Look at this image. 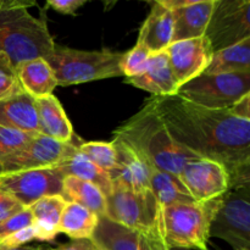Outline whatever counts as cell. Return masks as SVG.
<instances>
[{"label":"cell","mask_w":250,"mask_h":250,"mask_svg":"<svg viewBox=\"0 0 250 250\" xmlns=\"http://www.w3.org/2000/svg\"><path fill=\"white\" fill-rule=\"evenodd\" d=\"M149 102L178 146L226 168L229 190L250 187V121L178 95L151 97Z\"/></svg>","instance_id":"obj_1"},{"label":"cell","mask_w":250,"mask_h":250,"mask_svg":"<svg viewBox=\"0 0 250 250\" xmlns=\"http://www.w3.org/2000/svg\"><path fill=\"white\" fill-rule=\"evenodd\" d=\"M114 138L129 146L148 167L180 176L197 156L178 146L149 100L114 132Z\"/></svg>","instance_id":"obj_2"},{"label":"cell","mask_w":250,"mask_h":250,"mask_svg":"<svg viewBox=\"0 0 250 250\" xmlns=\"http://www.w3.org/2000/svg\"><path fill=\"white\" fill-rule=\"evenodd\" d=\"M34 5L24 0H0V53L6 54L15 67L32 59H46L55 46L46 22L29 12Z\"/></svg>","instance_id":"obj_3"},{"label":"cell","mask_w":250,"mask_h":250,"mask_svg":"<svg viewBox=\"0 0 250 250\" xmlns=\"http://www.w3.org/2000/svg\"><path fill=\"white\" fill-rule=\"evenodd\" d=\"M124 53L104 49L99 51L78 50L55 44L46 62L53 68L56 83L67 87L92 81L121 77L120 62Z\"/></svg>","instance_id":"obj_4"},{"label":"cell","mask_w":250,"mask_h":250,"mask_svg":"<svg viewBox=\"0 0 250 250\" xmlns=\"http://www.w3.org/2000/svg\"><path fill=\"white\" fill-rule=\"evenodd\" d=\"M220 198L203 203H176L161 209V227L165 246L168 249L208 250L210 224Z\"/></svg>","instance_id":"obj_5"},{"label":"cell","mask_w":250,"mask_h":250,"mask_svg":"<svg viewBox=\"0 0 250 250\" xmlns=\"http://www.w3.org/2000/svg\"><path fill=\"white\" fill-rule=\"evenodd\" d=\"M105 216L144 236L163 241L161 208L150 189L137 192L112 187L106 195Z\"/></svg>","instance_id":"obj_6"},{"label":"cell","mask_w":250,"mask_h":250,"mask_svg":"<svg viewBox=\"0 0 250 250\" xmlns=\"http://www.w3.org/2000/svg\"><path fill=\"white\" fill-rule=\"evenodd\" d=\"M247 94H250V71L237 73L203 72L181 85L176 95L208 109L226 110Z\"/></svg>","instance_id":"obj_7"},{"label":"cell","mask_w":250,"mask_h":250,"mask_svg":"<svg viewBox=\"0 0 250 250\" xmlns=\"http://www.w3.org/2000/svg\"><path fill=\"white\" fill-rule=\"evenodd\" d=\"M250 187L229 190L220 198L209 237L227 242L234 250H250Z\"/></svg>","instance_id":"obj_8"},{"label":"cell","mask_w":250,"mask_h":250,"mask_svg":"<svg viewBox=\"0 0 250 250\" xmlns=\"http://www.w3.org/2000/svg\"><path fill=\"white\" fill-rule=\"evenodd\" d=\"M204 36L214 53L250 38V0H216Z\"/></svg>","instance_id":"obj_9"},{"label":"cell","mask_w":250,"mask_h":250,"mask_svg":"<svg viewBox=\"0 0 250 250\" xmlns=\"http://www.w3.org/2000/svg\"><path fill=\"white\" fill-rule=\"evenodd\" d=\"M65 178L58 166L0 175V189L16 198L24 208L46 195H61Z\"/></svg>","instance_id":"obj_10"},{"label":"cell","mask_w":250,"mask_h":250,"mask_svg":"<svg viewBox=\"0 0 250 250\" xmlns=\"http://www.w3.org/2000/svg\"><path fill=\"white\" fill-rule=\"evenodd\" d=\"M78 144L61 143L41 133H36L24 148L0 165V175L53 167L62 163Z\"/></svg>","instance_id":"obj_11"},{"label":"cell","mask_w":250,"mask_h":250,"mask_svg":"<svg viewBox=\"0 0 250 250\" xmlns=\"http://www.w3.org/2000/svg\"><path fill=\"white\" fill-rule=\"evenodd\" d=\"M178 178L195 202H209L229 192V173L216 161L195 158L188 161Z\"/></svg>","instance_id":"obj_12"},{"label":"cell","mask_w":250,"mask_h":250,"mask_svg":"<svg viewBox=\"0 0 250 250\" xmlns=\"http://www.w3.org/2000/svg\"><path fill=\"white\" fill-rule=\"evenodd\" d=\"M171 70L180 87L204 72L212 58L210 42L205 36L173 42L166 49Z\"/></svg>","instance_id":"obj_13"},{"label":"cell","mask_w":250,"mask_h":250,"mask_svg":"<svg viewBox=\"0 0 250 250\" xmlns=\"http://www.w3.org/2000/svg\"><path fill=\"white\" fill-rule=\"evenodd\" d=\"M90 241L98 250H168L160 239L144 236L106 216L99 217Z\"/></svg>","instance_id":"obj_14"},{"label":"cell","mask_w":250,"mask_h":250,"mask_svg":"<svg viewBox=\"0 0 250 250\" xmlns=\"http://www.w3.org/2000/svg\"><path fill=\"white\" fill-rule=\"evenodd\" d=\"M126 82L139 89L151 93L153 97L176 95L180 88L171 70L166 50L154 53L146 70L141 75L126 78Z\"/></svg>","instance_id":"obj_15"},{"label":"cell","mask_w":250,"mask_h":250,"mask_svg":"<svg viewBox=\"0 0 250 250\" xmlns=\"http://www.w3.org/2000/svg\"><path fill=\"white\" fill-rule=\"evenodd\" d=\"M117 153V166L109 173L112 187L131 190H146L149 187V168L144 161L124 142L112 141Z\"/></svg>","instance_id":"obj_16"},{"label":"cell","mask_w":250,"mask_h":250,"mask_svg":"<svg viewBox=\"0 0 250 250\" xmlns=\"http://www.w3.org/2000/svg\"><path fill=\"white\" fill-rule=\"evenodd\" d=\"M175 15L173 11L166 9L161 2L154 1L150 14L146 19L139 29L137 43L146 45L151 53H159L168 48L172 43Z\"/></svg>","instance_id":"obj_17"},{"label":"cell","mask_w":250,"mask_h":250,"mask_svg":"<svg viewBox=\"0 0 250 250\" xmlns=\"http://www.w3.org/2000/svg\"><path fill=\"white\" fill-rule=\"evenodd\" d=\"M38 116V133L61 143H72L73 127L62 105L54 94L34 99Z\"/></svg>","instance_id":"obj_18"},{"label":"cell","mask_w":250,"mask_h":250,"mask_svg":"<svg viewBox=\"0 0 250 250\" xmlns=\"http://www.w3.org/2000/svg\"><path fill=\"white\" fill-rule=\"evenodd\" d=\"M216 0H190L189 4L173 11V42L203 37L207 31Z\"/></svg>","instance_id":"obj_19"},{"label":"cell","mask_w":250,"mask_h":250,"mask_svg":"<svg viewBox=\"0 0 250 250\" xmlns=\"http://www.w3.org/2000/svg\"><path fill=\"white\" fill-rule=\"evenodd\" d=\"M0 126L19 131L38 133L34 99L26 92L0 102Z\"/></svg>","instance_id":"obj_20"},{"label":"cell","mask_w":250,"mask_h":250,"mask_svg":"<svg viewBox=\"0 0 250 250\" xmlns=\"http://www.w3.org/2000/svg\"><path fill=\"white\" fill-rule=\"evenodd\" d=\"M66 204L67 202L60 194H56L41 198L29 207L32 226L36 229L38 241L50 242L60 233L59 225Z\"/></svg>","instance_id":"obj_21"},{"label":"cell","mask_w":250,"mask_h":250,"mask_svg":"<svg viewBox=\"0 0 250 250\" xmlns=\"http://www.w3.org/2000/svg\"><path fill=\"white\" fill-rule=\"evenodd\" d=\"M16 71L23 90L33 99L51 95L58 87L53 68L44 58L23 61L17 65Z\"/></svg>","instance_id":"obj_22"},{"label":"cell","mask_w":250,"mask_h":250,"mask_svg":"<svg viewBox=\"0 0 250 250\" xmlns=\"http://www.w3.org/2000/svg\"><path fill=\"white\" fill-rule=\"evenodd\" d=\"M61 197L67 203H76L98 216H105L106 195L99 187L75 176H66L62 181Z\"/></svg>","instance_id":"obj_23"},{"label":"cell","mask_w":250,"mask_h":250,"mask_svg":"<svg viewBox=\"0 0 250 250\" xmlns=\"http://www.w3.org/2000/svg\"><path fill=\"white\" fill-rule=\"evenodd\" d=\"M58 167L60 168L63 176H75L83 181L93 183L104 192L105 195L110 194L112 190V182L109 173L98 167L95 164L88 158H85L82 153L77 149V146L72 149L67 158L59 164Z\"/></svg>","instance_id":"obj_24"},{"label":"cell","mask_w":250,"mask_h":250,"mask_svg":"<svg viewBox=\"0 0 250 250\" xmlns=\"http://www.w3.org/2000/svg\"><path fill=\"white\" fill-rule=\"evenodd\" d=\"M149 168V187L161 209L176 203L195 202L180 178L171 173Z\"/></svg>","instance_id":"obj_25"},{"label":"cell","mask_w":250,"mask_h":250,"mask_svg":"<svg viewBox=\"0 0 250 250\" xmlns=\"http://www.w3.org/2000/svg\"><path fill=\"white\" fill-rule=\"evenodd\" d=\"M99 216L82 205L67 203L61 214L59 231L71 239H90L97 229Z\"/></svg>","instance_id":"obj_26"},{"label":"cell","mask_w":250,"mask_h":250,"mask_svg":"<svg viewBox=\"0 0 250 250\" xmlns=\"http://www.w3.org/2000/svg\"><path fill=\"white\" fill-rule=\"evenodd\" d=\"M250 71V38L212 54L205 73H237Z\"/></svg>","instance_id":"obj_27"},{"label":"cell","mask_w":250,"mask_h":250,"mask_svg":"<svg viewBox=\"0 0 250 250\" xmlns=\"http://www.w3.org/2000/svg\"><path fill=\"white\" fill-rule=\"evenodd\" d=\"M77 149L106 173L116 168L117 153L112 142H85L78 144Z\"/></svg>","instance_id":"obj_28"},{"label":"cell","mask_w":250,"mask_h":250,"mask_svg":"<svg viewBox=\"0 0 250 250\" xmlns=\"http://www.w3.org/2000/svg\"><path fill=\"white\" fill-rule=\"evenodd\" d=\"M151 55L153 53L146 45L136 43V45L131 50L126 51L122 55L121 62H120L122 75L126 78L141 75L148 66Z\"/></svg>","instance_id":"obj_29"},{"label":"cell","mask_w":250,"mask_h":250,"mask_svg":"<svg viewBox=\"0 0 250 250\" xmlns=\"http://www.w3.org/2000/svg\"><path fill=\"white\" fill-rule=\"evenodd\" d=\"M34 134L0 126V165L24 148Z\"/></svg>","instance_id":"obj_30"},{"label":"cell","mask_w":250,"mask_h":250,"mask_svg":"<svg viewBox=\"0 0 250 250\" xmlns=\"http://www.w3.org/2000/svg\"><path fill=\"white\" fill-rule=\"evenodd\" d=\"M24 93L17 76L16 67L9 56L0 53V102Z\"/></svg>","instance_id":"obj_31"},{"label":"cell","mask_w":250,"mask_h":250,"mask_svg":"<svg viewBox=\"0 0 250 250\" xmlns=\"http://www.w3.org/2000/svg\"><path fill=\"white\" fill-rule=\"evenodd\" d=\"M29 226H32V212L29 208H24L19 214L0 225V241Z\"/></svg>","instance_id":"obj_32"},{"label":"cell","mask_w":250,"mask_h":250,"mask_svg":"<svg viewBox=\"0 0 250 250\" xmlns=\"http://www.w3.org/2000/svg\"><path fill=\"white\" fill-rule=\"evenodd\" d=\"M23 209L24 207L16 198L0 189V225Z\"/></svg>","instance_id":"obj_33"},{"label":"cell","mask_w":250,"mask_h":250,"mask_svg":"<svg viewBox=\"0 0 250 250\" xmlns=\"http://www.w3.org/2000/svg\"><path fill=\"white\" fill-rule=\"evenodd\" d=\"M85 0H49L46 6L63 15H75L81 6L85 4Z\"/></svg>","instance_id":"obj_34"},{"label":"cell","mask_w":250,"mask_h":250,"mask_svg":"<svg viewBox=\"0 0 250 250\" xmlns=\"http://www.w3.org/2000/svg\"><path fill=\"white\" fill-rule=\"evenodd\" d=\"M229 110L234 116L250 121V94L244 95L243 98L237 100Z\"/></svg>","instance_id":"obj_35"},{"label":"cell","mask_w":250,"mask_h":250,"mask_svg":"<svg viewBox=\"0 0 250 250\" xmlns=\"http://www.w3.org/2000/svg\"><path fill=\"white\" fill-rule=\"evenodd\" d=\"M42 250H98L97 247L94 246L90 239H72L71 242L61 246L56 247V248H49Z\"/></svg>","instance_id":"obj_36"},{"label":"cell","mask_w":250,"mask_h":250,"mask_svg":"<svg viewBox=\"0 0 250 250\" xmlns=\"http://www.w3.org/2000/svg\"><path fill=\"white\" fill-rule=\"evenodd\" d=\"M0 250H42V248L41 247H28V246L17 247V248H1V247H0Z\"/></svg>","instance_id":"obj_37"},{"label":"cell","mask_w":250,"mask_h":250,"mask_svg":"<svg viewBox=\"0 0 250 250\" xmlns=\"http://www.w3.org/2000/svg\"><path fill=\"white\" fill-rule=\"evenodd\" d=\"M168 250H190V249H187V248H170Z\"/></svg>","instance_id":"obj_38"},{"label":"cell","mask_w":250,"mask_h":250,"mask_svg":"<svg viewBox=\"0 0 250 250\" xmlns=\"http://www.w3.org/2000/svg\"><path fill=\"white\" fill-rule=\"evenodd\" d=\"M208 250H209V249H208Z\"/></svg>","instance_id":"obj_39"}]
</instances>
